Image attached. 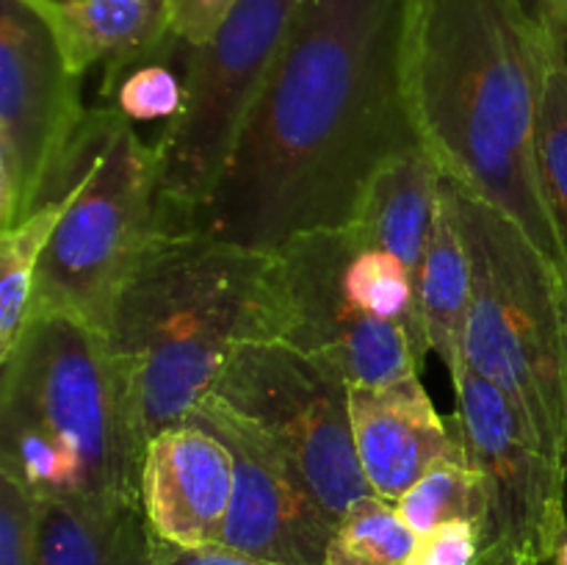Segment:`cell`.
Instances as JSON below:
<instances>
[{"instance_id": "obj_31", "label": "cell", "mask_w": 567, "mask_h": 565, "mask_svg": "<svg viewBox=\"0 0 567 565\" xmlns=\"http://www.w3.org/2000/svg\"><path fill=\"white\" fill-rule=\"evenodd\" d=\"M548 563H551V565H567V526H565L563 537L557 541V546H554V554H551V559H548Z\"/></svg>"}, {"instance_id": "obj_22", "label": "cell", "mask_w": 567, "mask_h": 565, "mask_svg": "<svg viewBox=\"0 0 567 565\" xmlns=\"http://www.w3.org/2000/svg\"><path fill=\"white\" fill-rule=\"evenodd\" d=\"M419 535L388 499H360L336 524L324 565H408Z\"/></svg>"}, {"instance_id": "obj_24", "label": "cell", "mask_w": 567, "mask_h": 565, "mask_svg": "<svg viewBox=\"0 0 567 565\" xmlns=\"http://www.w3.org/2000/svg\"><path fill=\"white\" fill-rule=\"evenodd\" d=\"M42 499L0 471V565H37Z\"/></svg>"}, {"instance_id": "obj_12", "label": "cell", "mask_w": 567, "mask_h": 565, "mask_svg": "<svg viewBox=\"0 0 567 565\" xmlns=\"http://www.w3.org/2000/svg\"><path fill=\"white\" fill-rule=\"evenodd\" d=\"M194 421L210 427L236 463L221 546L277 565H324L336 521L302 480L219 399H205Z\"/></svg>"}, {"instance_id": "obj_23", "label": "cell", "mask_w": 567, "mask_h": 565, "mask_svg": "<svg viewBox=\"0 0 567 565\" xmlns=\"http://www.w3.org/2000/svg\"><path fill=\"white\" fill-rule=\"evenodd\" d=\"M537 166H540L543 197H546L554 236L563 255V280L567 286V61L563 48L551 53L546 81H543Z\"/></svg>"}, {"instance_id": "obj_9", "label": "cell", "mask_w": 567, "mask_h": 565, "mask_svg": "<svg viewBox=\"0 0 567 565\" xmlns=\"http://www.w3.org/2000/svg\"><path fill=\"white\" fill-rule=\"evenodd\" d=\"M271 338L332 366L349 386L419 377L424 352L408 330L374 319L341 269V227L302 233L275 249Z\"/></svg>"}, {"instance_id": "obj_10", "label": "cell", "mask_w": 567, "mask_h": 565, "mask_svg": "<svg viewBox=\"0 0 567 565\" xmlns=\"http://www.w3.org/2000/svg\"><path fill=\"white\" fill-rule=\"evenodd\" d=\"M86 111L81 75L42 17L25 0H0V230L42 203Z\"/></svg>"}, {"instance_id": "obj_26", "label": "cell", "mask_w": 567, "mask_h": 565, "mask_svg": "<svg viewBox=\"0 0 567 565\" xmlns=\"http://www.w3.org/2000/svg\"><path fill=\"white\" fill-rule=\"evenodd\" d=\"M241 0H169L172 31L186 44H205Z\"/></svg>"}, {"instance_id": "obj_1", "label": "cell", "mask_w": 567, "mask_h": 565, "mask_svg": "<svg viewBox=\"0 0 567 565\" xmlns=\"http://www.w3.org/2000/svg\"><path fill=\"white\" fill-rule=\"evenodd\" d=\"M404 0H302L236 155L192 230L275 253L354 219L419 133L402 83Z\"/></svg>"}, {"instance_id": "obj_2", "label": "cell", "mask_w": 567, "mask_h": 565, "mask_svg": "<svg viewBox=\"0 0 567 565\" xmlns=\"http://www.w3.org/2000/svg\"><path fill=\"white\" fill-rule=\"evenodd\" d=\"M557 48L520 0H404L402 83L421 147L443 177L507 216L563 280L537 166Z\"/></svg>"}, {"instance_id": "obj_11", "label": "cell", "mask_w": 567, "mask_h": 565, "mask_svg": "<svg viewBox=\"0 0 567 565\" xmlns=\"http://www.w3.org/2000/svg\"><path fill=\"white\" fill-rule=\"evenodd\" d=\"M454 430L491 491L482 554L548 563L567 526V469L537 443L518 404L493 382L465 371L454 382Z\"/></svg>"}, {"instance_id": "obj_3", "label": "cell", "mask_w": 567, "mask_h": 565, "mask_svg": "<svg viewBox=\"0 0 567 565\" xmlns=\"http://www.w3.org/2000/svg\"><path fill=\"white\" fill-rule=\"evenodd\" d=\"M271 266L203 230L155 236L105 327L142 446L194 419L238 343L271 338Z\"/></svg>"}, {"instance_id": "obj_8", "label": "cell", "mask_w": 567, "mask_h": 565, "mask_svg": "<svg viewBox=\"0 0 567 565\" xmlns=\"http://www.w3.org/2000/svg\"><path fill=\"white\" fill-rule=\"evenodd\" d=\"M352 386L280 338L238 343L214 391L293 474L332 521L371 487L352 432Z\"/></svg>"}, {"instance_id": "obj_19", "label": "cell", "mask_w": 567, "mask_h": 565, "mask_svg": "<svg viewBox=\"0 0 567 565\" xmlns=\"http://www.w3.org/2000/svg\"><path fill=\"white\" fill-rule=\"evenodd\" d=\"M75 158L72 144L64 161L55 170L42 203L11 230H0V363L14 352L28 319H31L33 288H37L39 264L66 214L75 194Z\"/></svg>"}, {"instance_id": "obj_5", "label": "cell", "mask_w": 567, "mask_h": 565, "mask_svg": "<svg viewBox=\"0 0 567 565\" xmlns=\"http://www.w3.org/2000/svg\"><path fill=\"white\" fill-rule=\"evenodd\" d=\"M471 255L465 363L507 393L537 443L567 469L563 399L565 282L504 214L443 177Z\"/></svg>"}, {"instance_id": "obj_25", "label": "cell", "mask_w": 567, "mask_h": 565, "mask_svg": "<svg viewBox=\"0 0 567 565\" xmlns=\"http://www.w3.org/2000/svg\"><path fill=\"white\" fill-rule=\"evenodd\" d=\"M485 535L471 521H452L419 535L408 565H480Z\"/></svg>"}, {"instance_id": "obj_29", "label": "cell", "mask_w": 567, "mask_h": 565, "mask_svg": "<svg viewBox=\"0 0 567 565\" xmlns=\"http://www.w3.org/2000/svg\"><path fill=\"white\" fill-rule=\"evenodd\" d=\"M559 310H563V399H565V452H567V286L559 294Z\"/></svg>"}, {"instance_id": "obj_6", "label": "cell", "mask_w": 567, "mask_h": 565, "mask_svg": "<svg viewBox=\"0 0 567 565\" xmlns=\"http://www.w3.org/2000/svg\"><path fill=\"white\" fill-rule=\"evenodd\" d=\"M78 181L42 255L33 310L75 316L105 332L122 288L161 233L153 144L109 105L86 111L72 138Z\"/></svg>"}, {"instance_id": "obj_17", "label": "cell", "mask_w": 567, "mask_h": 565, "mask_svg": "<svg viewBox=\"0 0 567 565\" xmlns=\"http://www.w3.org/2000/svg\"><path fill=\"white\" fill-rule=\"evenodd\" d=\"M155 543L142 502L44 499L37 565H153Z\"/></svg>"}, {"instance_id": "obj_21", "label": "cell", "mask_w": 567, "mask_h": 565, "mask_svg": "<svg viewBox=\"0 0 567 565\" xmlns=\"http://www.w3.org/2000/svg\"><path fill=\"white\" fill-rule=\"evenodd\" d=\"M186 48V42L169 37L153 53L114 66V70H105L103 86H100L103 105L125 116L131 125L155 120L169 122L183 103L186 61L177 70V59H183Z\"/></svg>"}, {"instance_id": "obj_28", "label": "cell", "mask_w": 567, "mask_h": 565, "mask_svg": "<svg viewBox=\"0 0 567 565\" xmlns=\"http://www.w3.org/2000/svg\"><path fill=\"white\" fill-rule=\"evenodd\" d=\"M520 6H524V11L532 17V22H535L554 44H563L567 0H520Z\"/></svg>"}, {"instance_id": "obj_30", "label": "cell", "mask_w": 567, "mask_h": 565, "mask_svg": "<svg viewBox=\"0 0 567 565\" xmlns=\"http://www.w3.org/2000/svg\"><path fill=\"white\" fill-rule=\"evenodd\" d=\"M480 565H540V563L529 557H518V554H482Z\"/></svg>"}, {"instance_id": "obj_32", "label": "cell", "mask_w": 567, "mask_h": 565, "mask_svg": "<svg viewBox=\"0 0 567 565\" xmlns=\"http://www.w3.org/2000/svg\"><path fill=\"white\" fill-rule=\"evenodd\" d=\"M559 48H563V55L567 61V22H565V31H563V44H559Z\"/></svg>"}, {"instance_id": "obj_20", "label": "cell", "mask_w": 567, "mask_h": 565, "mask_svg": "<svg viewBox=\"0 0 567 565\" xmlns=\"http://www.w3.org/2000/svg\"><path fill=\"white\" fill-rule=\"evenodd\" d=\"M457 432V430H454ZM460 438V435H457ZM396 510L415 535L437 530L452 521H471L487 535L491 526V491L465 452L463 441L454 452L426 469V474L396 502Z\"/></svg>"}, {"instance_id": "obj_15", "label": "cell", "mask_w": 567, "mask_h": 565, "mask_svg": "<svg viewBox=\"0 0 567 565\" xmlns=\"http://www.w3.org/2000/svg\"><path fill=\"white\" fill-rule=\"evenodd\" d=\"M53 33L66 66L86 75L153 53L169 37V0H25Z\"/></svg>"}, {"instance_id": "obj_27", "label": "cell", "mask_w": 567, "mask_h": 565, "mask_svg": "<svg viewBox=\"0 0 567 565\" xmlns=\"http://www.w3.org/2000/svg\"><path fill=\"white\" fill-rule=\"evenodd\" d=\"M153 565H277L266 563V559H255L249 554L233 552V548L214 543V546L199 548H181L169 546V543H155Z\"/></svg>"}, {"instance_id": "obj_7", "label": "cell", "mask_w": 567, "mask_h": 565, "mask_svg": "<svg viewBox=\"0 0 567 565\" xmlns=\"http://www.w3.org/2000/svg\"><path fill=\"white\" fill-rule=\"evenodd\" d=\"M302 0H241L205 44H188L183 103L153 144L161 233L192 230L236 155Z\"/></svg>"}, {"instance_id": "obj_13", "label": "cell", "mask_w": 567, "mask_h": 565, "mask_svg": "<svg viewBox=\"0 0 567 565\" xmlns=\"http://www.w3.org/2000/svg\"><path fill=\"white\" fill-rule=\"evenodd\" d=\"M233 452L199 421L166 427L144 446L138 496L150 530L181 548L221 541L233 502Z\"/></svg>"}, {"instance_id": "obj_16", "label": "cell", "mask_w": 567, "mask_h": 565, "mask_svg": "<svg viewBox=\"0 0 567 565\" xmlns=\"http://www.w3.org/2000/svg\"><path fill=\"white\" fill-rule=\"evenodd\" d=\"M441 183L443 172L421 144L404 150L371 177L358 214L349 222L365 244L402 260L415 286L435 225Z\"/></svg>"}, {"instance_id": "obj_4", "label": "cell", "mask_w": 567, "mask_h": 565, "mask_svg": "<svg viewBox=\"0 0 567 565\" xmlns=\"http://www.w3.org/2000/svg\"><path fill=\"white\" fill-rule=\"evenodd\" d=\"M0 366V471L42 502H142L144 446L105 332L33 310Z\"/></svg>"}, {"instance_id": "obj_18", "label": "cell", "mask_w": 567, "mask_h": 565, "mask_svg": "<svg viewBox=\"0 0 567 565\" xmlns=\"http://www.w3.org/2000/svg\"><path fill=\"white\" fill-rule=\"evenodd\" d=\"M471 255L460 227L457 210L441 183L435 225L419 269V305L430 352L441 358L454 382L468 371L465 363V327L471 310Z\"/></svg>"}, {"instance_id": "obj_14", "label": "cell", "mask_w": 567, "mask_h": 565, "mask_svg": "<svg viewBox=\"0 0 567 565\" xmlns=\"http://www.w3.org/2000/svg\"><path fill=\"white\" fill-rule=\"evenodd\" d=\"M349 402L365 482L371 493L393 504L460 443L454 424L437 413L421 377L352 386Z\"/></svg>"}]
</instances>
